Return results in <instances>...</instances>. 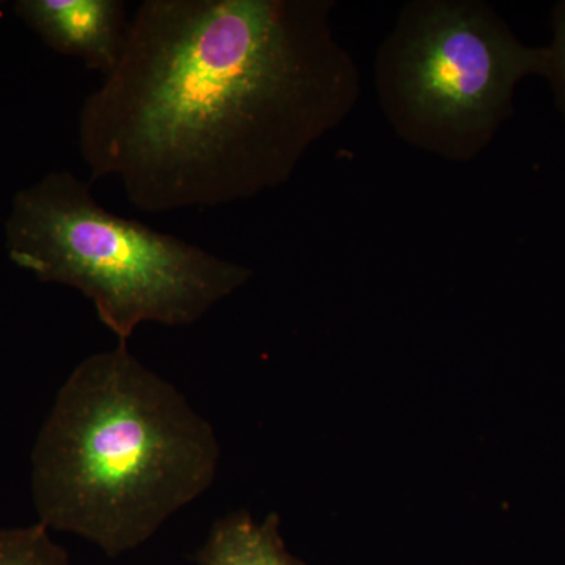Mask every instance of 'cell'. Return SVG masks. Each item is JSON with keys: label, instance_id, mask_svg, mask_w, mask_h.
I'll list each match as a JSON object with an SVG mask.
<instances>
[{"label": "cell", "instance_id": "cell-7", "mask_svg": "<svg viewBox=\"0 0 565 565\" xmlns=\"http://www.w3.org/2000/svg\"><path fill=\"white\" fill-rule=\"evenodd\" d=\"M0 565H71L68 553L41 523L0 530Z\"/></svg>", "mask_w": 565, "mask_h": 565}, {"label": "cell", "instance_id": "cell-1", "mask_svg": "<svg viewBox=\"0 0 565 565\" xmlns=\"http://www.w3.org/2000/svg\"><path fill=\"white\" fill-rule=\"evenodd\" d=\"M343 93L319 3L145 0L82 107V158L150 214L239 202L291 174Z\"/></svg>", "mask_w": 565, "mask_h": 565}, {"label": "cell", "instance_id": "cell-8", "mask_svg": "<svg viewBox=\"0 0 565 565\" xmlns=\"http://www.w3.org/2000/svg\"><path fill=\"white\" fill-rule=\"evenodd\" d=\"M548 51L546 77L552 81L557 104L565 115V2H561L553 13V43Z\"/></svg>", "mask_w": 565, "mask_h": 565}, {"label": "cell", "instance_id": "cell-6", "mask_svg": "<svg viewBox=\"0 0 565 565\" xmlns=\"http://www.w3.org/2000/svg\"><path fill=\"white\" fill-rule=\"evenodd\" d=\"M199 565H305L286 548L280 519L269 514L263 522L247 512L217 520L196 555Z\"/></svg>", "mask_w": 565, "mask_h": 565}, {"label": "cell", "instance_id": "cell-2", "mask_svg": "<svg viewBox=\"0 0 565 565\" xmlns=\"http://www.w3.org/2000/svg\"><path fill=\"white\" fill-rule=\"evenodd\" d=\"M221 446L173 384L128 344L82 360L32 452L39 522L117 557L139 548L214 482Z\"/></svg>", "mask_w": 565, "mask_h": 565}, {"label": "cell", "instance_id": "cell-3", "mask_svg": "<svg viewBox=\"0 0 565 565\" xmlns=\"http://www.w3.org/2000/svg\"><path fill=\"white\" fill-rule=\"evenodd\" d=\"M6 239L17 266L90 299L118 344L145 322H199L252 277L248 267L104 210L90 182L70 172L17 193Z\"/></svg>", "mask_w": 565, "mask_h": 565}, {"label": "cell", "instance_id": "cell-5", "mask_svg": "<svg viewBox=\"0 0 565 565\" xmlns=\"http://www.w3.org/2000/svg\"><path fill=\"white\" fill-rule=\"evenodd\" d=\"M14 13L51 50L104 77L120 62L129 24L120 0H20Z\"/></svg>", "mask_w": 565, "mask_h": 565}, {"label": "cell", "instance_id": "cell-4", "mask_svg": "<svg viewBox=\"0 0 565 565\" xmlns=\"http://www.w3.org/2000/svg\"><path fill=\"white\" fill-rule=\"evenodd\" d=\"M548 70V51L527 47L500 22L465 7H435L404 52L401 87L424 120L490 128L516 82Z\"/></svg>", "mask_w": 565, "mask_h": 565}]
</instances>
